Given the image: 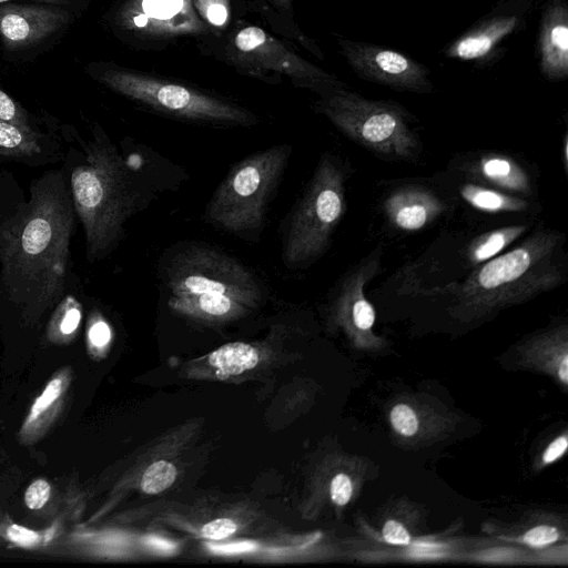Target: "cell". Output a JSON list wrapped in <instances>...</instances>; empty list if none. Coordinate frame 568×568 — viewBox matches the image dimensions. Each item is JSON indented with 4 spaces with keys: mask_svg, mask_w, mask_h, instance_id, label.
Wrapping results in <instances>:
<instances>
[{
    "mask_svg": "<svg viewBox=\"0 0 568 568\" xmlns=\"http://www.w3.org/2000/svg\"><path fill=\"white\" fill-rule=\"evenodd\" d=\"M465 172L481 185L488 184L509 194H532L530 175L521 164L506 154H481L466 164Z\"/></svg>",
    "mask_w": 568,
    "mask_h": 568,
    "instance_id": "13",
    "label": "cell"
},
{
    "mask_svg": "<svg viewBox=\"0 0 568 568\" xmlns=\"http://www.w3.org/2000/svg\"><path fill=\"white\" fill-rule=\"evenodd\" d=\"M393 427L404 436H412L417 432L418 420L414 410L404 404L396 405L390 413Z\"/></svg>",
    "mask_w": 568,
    "mask_h": 568,
    "instance_id": "25",
    "label": "cell"
},
{
    "mask_svg": "<svg viewBox=\"0 0 568 568\" xmlns=\"http://www.w3.org/2000/svg\"><path fill=\"white\" fill-rule=\"evenodd\" d=\"M559 537L558 530L551 526H537L528 530L523 540L532 547H544L546 545L555 542Z\"/></svg>",
    "mask_w": 568,
    "mask_h": 568,
    "instance_id": "29",
    "label": "cell"
},
{
    "mask_svg": "<svg viewBox=\"0 0 568 568\" xmlns=\"http://www.w3.org/2000/svg\"><path fill=\"white\" fill-rule=\"evenodd\" d=\"M170 306L184 314L225 318L255 305L262 286L236 258L214 248L190 245L166 268Z\"/></svg>",
    "mask_w": 568,
    "mask_h": 568,
    "instance_id": "3",
    "label": "cell"
},
{
    "mask_svg": "<svg viewBox=\"0 0 568 568\" xmlns=\"http://www.w3.org/2000/svg\"><path fill=\"white\" fill-rule=\"evenodd\" d=\"M111 341V328L101 317L92 316L87 331L88 349L91 356H98Z\"/></svg>",
    "mask_w": 568,
    "mask_h": 568,
    "instance_id": "23",
    "label": "cell"
},
{
    "mask_svg": "<svg viewBox=\"0 0 568 568\" xmlns=\"http://www.w3.org/2000/svg\"><path fill=\"white\" fill-rule=\"evenodd\" d=\"M144 542L148 546H150L151 548H153L155 550H160V551L169 552V551H173L175 549L174 544H172L169 540L156 537V536H149V537L144 538Z\"/></svg>",
    "mask_w": 568,
    "mask_h": 568,
    "instance_id": "36",
    "label": "cell"
},
{
    "mask_svg": "<svg viewBox=\"0 0 568 568\" xmlns=\"http://www.w3.org/2000/svg\"><path fill=\"white\" fill-rule=\"evenodd\" d=\"M53 497V486L47 478H36L24 490L23 501L28 509L38 511L47 507Z\"/></svg>",
    "mask_w": 568,
    "mask_h": 568,
    "instance_id": "22",
    "label": "cell"
},
{
    "mask_svg": "<svg viewBox=\"0 0 568 568\" xmlns=\"http://www.w3.org/2000/svg\"><path fill=\"white\" fill-rule=\"evenodd\" d=\"M551 42L564 53L568 49V29L565 26H556L550 33Z\"/></svg>",
    "mask_w": 568,
    "mask_h": 568,
    "instance_id": "35",
    "label": "cell"
},
{
    "mask_svg": "<svg viewBox=\"0 0 568 568\" xmlns=\"http://www.w3.org/2000/svg\"><path fill=\"white\" fill-rule=\"evenodd\" d=\"M10 0H0V3L8 2ZM40 2L42 4H54V6H65L70 3V0H33Z\"/></svg>",
    "mask_w": 568,
    "mask_h": 568,
    "instance_id": "38",
    "label": "cell"
},
{
    "mask_svg": "<svg viewBox=\"0 0 568 568\" xmlns=\"http://www.w3.org/2000/svg\"><path fill=\"white\" fill-rule=\"evenodd\" d=\"M383 210L393 226L415 232L434 222L444 212L445 204L430 189L405 184L387 195Z\"/></svg>",
    "mask_w": 568,
    "mask_h": 568,
    "instance_id": "12",
    "label": "cell"
},
{
    "mask_svg": "<svg viewBox=\"0 0 568 568\" xmlns=\"http://www.w3.org/2000/svg\"><path fill=\"white\" fill-rule=\"evenodd\" d=\"M97 79L122 95L175 116L231 124H250L255 120L237 105L141 73L110 69L100 72Z\"/></svg>",
    "mask_w": 568,
    "mask_h": 568,
    "instance_id": "7",
    "label": "cell"
},
{
    "mask_svg": "<svg viewBox=\"0 0 568 568\" xmlns=\"http://www.w3.org/2000/svg\"><path fill=\"white\" fill-rule=\"evenodd\" d=\"M559 377L564 383L568 382V357L564 356L561 364L559 366Z\"/></svg>",
    "mask_w": 568,
    "mask_h": 568,
    "instance_id": "37",
    "label": "cell"
},
{
    "mask_svg": "<svg viewBox=\"0 0 568 568\" xmlns=\"http://www.w3.org/2000/svg\"><path fill=\"white\" fill-rule=\"evenodd\" d=\"M385 540L394 545H407L410 536L404 526L395 520H388L383 528Z\"/></svg>",
    "mask_w": 568,
    "mask_h": 568,
    "instance_id": "32",
    "label": "cell"
},
{
    "mask_svg": "<svg viewBox=\"0 0 568 568\" xmlns=\"http://www.w3.org/2000/svg\"><path fill=\"white\" fill-rule=\"evenodd\" d=\"M175 478V466L168 460H158L144 471L141 478V488L149 495L159 494L169 488Z\"/></svg>",
    "mask_w": 568,
    "mask_h": 568,
    "instance_id": "21",
    "label": "cell"
},
{
    "mask_svg": "<svg viewBox=\"0 0 568 568\" xmlns=\"http://www.w3.org/2000/svg\"><path fill=\"white\" fill-rule=\"evenodd\" d=\"M44 153V135L0 120V158L28 161Z\"/></svg>",
    "mask_w": 568,
    "mask_h": 568,
    "instance_id": "15",
    "label": "cell"
},
{
    "mask_svg": "<svg viewBox=\"0 0 568 568\" xmlns=\"http://www.w3.org/2000/svg\"><path fill=\"white\" fill-rule=\"evenodd\" d=\"M82 317L81 304L72 295L60 300L47 325L45 338L63 346L74 341Z\"/></svg>",
    "mask_w": 568,
    "mask_h": 568,
    "instance_id": "18",
    "label": "cell"
},
{
    "mask_svg": "<svg viewBox=\"0 0 568 568\" xmlns=\"http://www.w3.org/2000/svg\"><path fill=\"white\" fill-rule=\"evenodd\" d=\"M236 524L229 518H219L205 524L202 528V535L209 539H223L235 532Z\"/></svg>",
    "mask_w": 568,
    "mask_h": 568,
    "instance_id": "30",
    "label": "cell"
},
{
    "mask_svg": "<svg viewBox=\"0 0 568 568\" xmlns=\"http://www.w3.org/2000/svg\"><path fill=\"white\" fill-rule=\"evenodd\" d=\"M239 60L264 70L283 73L300 81H314L318 72L263 29L251 26L232 40Z\"/></svg>",
    "mask_w": 568,
    "mask_h": 568,
    "instance_id": "10",
    "label": "cell"
},
{
    "mask_svg": "<svg viewBox=\"0 0 568 568\" xmlns=\"http://www.w3.org/2000/svg\"><path fill=\"white\" fill-rule=\"evenodd\" d=\"M325 113L348 138L384 159L412 161L422 151L418 138L395 111L336 99Z\"/></svg>",
    "mask_w": 568,
    "mask_h": 568,
    "instance_id": "8",
    "label": "cell"
},
{
    "mask_svg": "<svg viewBox=\"0 0 568 568\" xmlns=\"http://www.w3.org/2000/svg\"><path fill=\"white\" fill-rule=\"evenodd\" d=\"M210 364L224 377L242 374L256 366L258 353L250 344L235 342L222 345L209 355Z\"/></svg>",
    "mask_w": 568,
    "mask_h": 568,
    "instance_id": "19",
    "label": "cell"
},
{
    "mask_svg": "<svg viewBox=\"0 0 568 568\" xmlns=\"http://www.w3.org/2000/svg\"><path fill=\"white\" fill-rule=\"evenodd\" d=\"M277 8L290 11L292 8V0H271Z\"/></svg>",
    "mask_w": 568,
    "mask_h": 568,
    "instance_id": "39",
    "label": "cell"
},
{
    "mask_svg": "<svg viewBox=\"0 0 568 568\" xmlns=\"http://www.w3.org/2000/svg\"><path fill=\"white\" fill-rule=\"evenodd\" d=\"M255 548V545L248 541H240L236 544H229V545H220L214 546L210 545V549L214 552L219 554H239L244 551H250Z\"/></svg>",
    "mask_w": 568,
    "mask_h": 568,
    "instance_id": "34",
    "label": "cell"
},
{
    "mask_svg": "<svg viewBox=\"0 0 568 568\" xmlns=\"http://www.w3.org/2000/svg\"><path fill=\"white\" fill-rule=\"evenodd\" d=\"M74 213L62 174L52 171L33 182L27 203L0 221L1 281L28 323L62 298Z\"/></svg>",
    "mask_w": 568,
    "mask_h": 568,
    "instance_id": "1",
    "label": "cell"
},
{
    "mask_svg": "<svg viewBox=\"0 0 568 568\" xmlns=\"http://www.w3.org/2000/svg\"><path fill=\"white\" fill-rule=\"evenodd\" d=\"M83 149L84 162L72 170L70 193L84 230L87 257L94 262L120 242L139 195L124 161L106 138L95 134Z\"/></svg>",
    "mask_w": 568,
    "mask_h": 568,
    "instance_id": "2",
    "label": "cell"
},
{
    "mask_svg": "<svg viewBox=\"0 0 568 568\" xmlns=\"http://www.w3.org/2000/svg\"><path fill=\"white\" fill-rule=\"evenodd\" d=\"M352 496V481L345 474H337L331 483V498L338 505L343 506L348 503Z\"/></svg>",
    "mask_w": 568,
    "mask_h": 568,
    "instance_id": "31",
    "label": "cell"
},
{
    "mask_svg": "<svg viewBox=\"0 0 568 568\" xmlns=\"http://www.w3.org/2000/svg\"><path fill=\"white\" fill-rule=\"evenodd\" d=\"M54 528L37 531L13 523L0 514V541L27 549H41L53 541Z\"/></svg>",
    "mask_w": 568,
    "mask_h": 568,
    "instance_id": "20",
    "label": "cell"
},
{
    "mask_svg": "<svg viewBox=\"0 0 568 568\" xmlns=\"http://www.w3.org/2000/svg\"><path fill=\"white\" fill-rule=\"evenodd\" d=\"M562 234L542 230L513 250L479 264L449 291L467 307H490L524 301L558 286L564 280L559 254Z\"/></svg>",
    "mask_w": 568,
    "mask_h": 568,
    "instance_id": "4",
    "label": "cell"
},
{
    "mask_svg": "<svg viewBox=\"0 0 568 568\" xmlns=\"http://www.w3.org/2000/svg\"><path fill=\"white\" fill-rule=\"evenodd\" d=\"M203 18L213 26H223L229 18V0H196Z\"/></svg>",
    "mask_w": 568,
    "mask_h": 568,
    "instance_id": "26",
    "label": "cell"
},
{
    "mask_svg": "<svg viewBox=\"0 0 568 568\" xmlns=\"http://www.w3.org/2000/svg\"><path fill=\"white\" fill-rule=\"evenodd\" d=\"M73 383V369L64 366L58 369L38 394L17 432L21 446H32L43 439L53 428L65 408Z\"/></svg>",
    "mask_w": 568,
    "mask_h": 568,
    "instance_id": "11",
    "label": "cell"
},
{
    "mask_svg": "<svg viewBox=\"0 0 568 568\" xmlns=\"http://www.w3.org/2000/svg\"><path fill=\"white\" fill-rule=\"evenodd\" d=\"M0 120L22 128L36 129L28 112L9 94L0 89Z\"/></svg>",
    "mask_w": 568,
    "mask_h": 568,
    "instance_id": "24",
    "label": "cell"
},
{
    "mask_svg": "<svg viewBox=\"0 0 568 568\" xmlns=\"http://www.w3.org/2000/svg\"><path fill=\"white\" fill-rule=\"evenodd\" d=\"M460 195L470 206L489 213L524 212L529 204L513 194L478 183H465Z\"/></svg>",
    "mask_w": 568,
    "mask_h": 568,
    "instance_id": "16",
    "label": "cell"
},
{
    "mask_svg": "<svg viewBox=\"0 0 568 568\" xmlns=\"http://www.w3.org/2000/svg\"><path fill=\"white\" fill-rule=\"evenodd\" d=\"M528 229L527 225H509L499 227L477 236L466 250V258L470 265H479L499 255Z\"/></svg>",
    "mask_w": 568,
    "mask_h": 568,
    "instance_id": "17",
    "label": "cell"
},
{
    "mask_svg": "<svg viewBox=\"0 0 568 568\" xmlns=\"http://www.w3.org/2000/svg\"><path fill=\"white\" fill-rule=\"evenodd\" d=\"M490 47L491 40L487 36L469 37L458 44L457 54L462 58L471 59L485 54Z\"/></svg>",
    "mask_w": 568,
    "mask_h": 568,
    "instance_id": "27",
    "label": "cell"
},
{
    "mask_svg": "<svg viewBox=\"0 0 568 568\" xmlns=\"http://www.w3.org/2000/svg\"><path fill=\"white\" fill-rule=\"evenodd\" d=\"M290 151V145H275L234 164L207 204L206 221L232 233L260 230Z\"/></svg>",
    "mask_w": 568,
    "mask_h": 568,
    "instance_id": "5",
    "label": "cell"
},
{
    "mask_svg": "<svg viewBox=\"0 0 568 568\" xmlns=\"http://www.w3.org/2000/svg\"><path fill=\"white\" fill-rule=\"evenodd\" d=\"M376 64L385 72L399 74L407 70L408 61L399 53L381 51L375 58Z\"/></svg>",
    "mask_w": 568,
    "mask_h": 568,
    "instance_id": "28",
    "label": "cell"
},
{
    "mask_svg": "<svg viewBox=\"0 0 568 568\" xmlns=\"http://www.w3.org/2000/svg\"><path fill=\"white\" fill-rule=\"evenodd\" d=\"M346 171L339 160L325 154L293 211L283 243V261L291 268L320 258L346 209Z\"/></svg>",
    "mask_w": 568,
    "mask_h": 568,
    "instance_id": "6",
    "label": "cell"
},
{
    "mask_svg": "<svg viewBox=\"0 0 568 568\" xmlns=\"http://www.w3.org/2000/svg\"><path fill=\"white\" fill-rule=\"evenodd\" d=\"M567 446L568 440L566 436L556 438L554 442L549 444V446L545 450L542 455L544 463L549 464L559 458L560 456H562L567 449Z\"/></svg>",
    "mask_w": 568,
    "mask_h": 568,
    "instance_id": "33",
    "label": "cell"
},
{
    "mask_svg": "<svg viewBox=\"0 0 568 568\" xmlns=\"http://www.w3.org/2000/svg\"><path fill=\"white\" fill-rule=\"evenodd\" d=\"M568 143H567V138H565V141H564V165H565V169L567 170V163H568Z\"/></svg>",
    "mask_w": 568,
    "mask_h": 568,
    "instance_id": "40",
    "label": "cell"
},
{
    "mask_svg": "<svg viewBox=\"0 0 568 568\" xmlns=\"http://www.w3.org/2000/svg\"><path fill=\"white\" fill-rule=\"evenodd\" d=\"M71 20L61 6L13 4L0 6V38L10 50H22L41 43Z\"/></svg>",
    "mask_w": 568,
    "mask_h": 568,
    "instance_id": "9",
    "label": "cell"
},
{
    "mask_svg": "<svg viewBox=\"0 0 568 568\" xmlns=\"http://www.w3.org/2000/svg\"><path fill=\"white\" fill-rule=\"evenodd\" d=\"M182 18H195L185 0H139L125 7L122 13L125 26L164 32L191 30Z\"/></svg>",
    "mask_w": 568,
    "mask_h": 568,
    "instance_id": "14",
    "label": "cell"
}]
</instances>
